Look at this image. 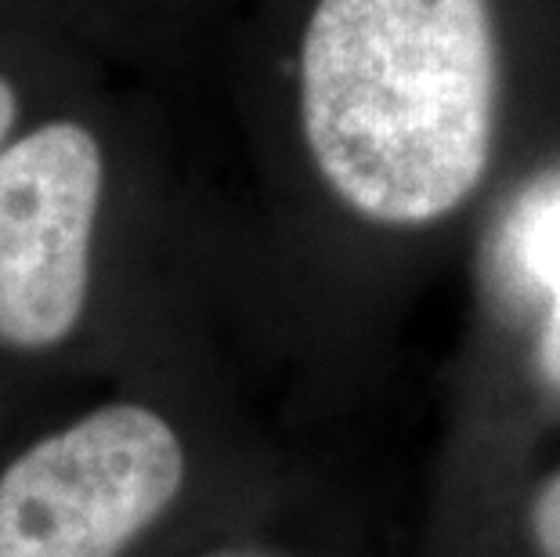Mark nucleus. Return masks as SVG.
I'll list each match as a JSON object with an SVG mask.
<instances>
[{"mask_svg": "<svg viewBox=\"0 0 560 557\" xmlns=\"http://www.w3.org/2000/svg\"><path fill=\"white\" fill-rule=\"evenodd\" d=\"M506 257L521 279L546 298L539 365L546 384L560 391V185L542 188L517 207L506 229Z\"/></svg>", "mask_w": 560, "mask_h": 557, "instance_id": "20e7f679", "label": "nucleus"}, {"mask_svg": "<svg viewBox=\"0 0 560 557\" xmlns=\"http://www.w3.org/2000/svg\"><path fill=\"white\" fill-rule=\"evenodd\" d=\"M532 525V539L539 547L542 557H560V471L553 478H546L528 514Z\"/></svg>", "mask_w": 560, "mask_h": 557, "instance_id": "39448f33", "label": "nucleus"}, {"mask_svg": "<svg viewBox=\"0 0 560 557\" xmlns=\"http://www.w3.org/2000/svg\"><path fill=\"white\" fill-rule=\"evenodd\" d=\"M15 124H19V91L4 73H0V146L11 138Z\"/></svg>", "mask_w": 560, "mask_h": 557, "instance_id": "423d86ee", "label": "nucleus"}, {"mask_svg": "<svg viewBox=\"0 0 560 557\" xmlns=\"http://www.w3.org/2000/svg\"><path fill=\"white\" fill-rule=\"evenodd\" d=\"M102 193L91 127L47 120L0 146V344L44 351L77 329Z\"/></svg>", "mask_w": 560, "mask_h": 557, "instance_id": "7ed1b4c3", "label": "nucleus"}, {"mask_svg": "<svg viewBox=\"0 0 560 557\" xmlns=\"http://www.w3.org/2000/svg\"><path fill=\"white\" fill-rule=\"evenodd\" d=\"M182 485V438L156 409L102 406L4 467L0 557H120Z\"/></svg>", "mask_w": 560, "mask_h": 557, "instance_id": "f03ea898", "label": "nucleus"}, {"mask_svg": "<svg viewBox=\"0 0 560 557\" xmlns=\"http://www.w3.org/2000/svg\"><path fill=\"white\" fill-rule=\"evenodd\" d=\"M218 557H265V554H218Z\"/></svg>", "mask_w": 560, "mask_h": 557, "instance_id": "0eeeda50", "label": "nucleus"}, {"mask_svg": "<svg viewBox=\"0 0 560 557\" xmlns=\"http://www.w3.org/2000/svg\"><path fill=\"white\" fill-rule=\"evenodd\" d=\"M499 40L488 0H318L301 40V127L340 204L431 224L492 160Z\"/></svg>", "mask_w": 560, "mask_h": 557, "instance_id": "f257e3e1", "label": "nucleus"}]
</instances>
